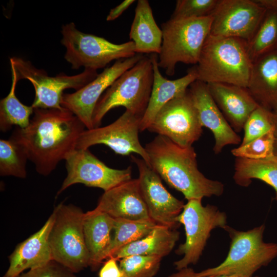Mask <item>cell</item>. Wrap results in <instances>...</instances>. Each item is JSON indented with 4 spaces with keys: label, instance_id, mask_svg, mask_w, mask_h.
<instances>
[{
    "label": "cell",
    "instance_id": "obj_7",
    "mask_svg": "<svg viewBox=\"0 0 277 277\" xmlns=\"http://www.w3.org/2000/svg\"><path fill=\"white\" fill-rule=\"evenodd\" d=\"M54 210L55 219L49 236L52 260L78 272L90 265L83 231L85 213L78 207L63 203Z\"/></svg>",
    "mask_w": 277,
    "mask_h": 277
},
{
    "label": "cell",
    "instance_id": "obj_23",
    "mask_svg": "<svg viewBox=\"0 0 277 277\" xmlns=\"http://www.w3.org/2000/svg\"><path fill=\"white\" fill-rule=\"evenodd\" d=\"M115 219L108 214L94 209L85 213L83 231L90 256L89 267L97 270L104 261V254L109 247Z\"/></svg>",
    "mask_w": 277,
    "mask_h": 277
},
{
    "label": "cell",
    "instance_id": "obj_12",
    "mask_svg": "<svg viewBox=\"0 0 277 277\" xmlns=\"http://www.w3.org/2000/svg\"><path fill=\"white\" fill-rule=\"evenodd\" d=\"M67 175L56 196L76 184L108 191L131 180L132 168L115 169L107 166L89 149H75L65 159Z\"/></svg>",
    "mask_w": 277,
    "mask_h": 277
},
{
    "label": "cell",
    "instance_id": "obj_17",
    "mask_svg": "<svg viewBox=\"0 0 277 277\" xmlns=\"http://www.w3.org/2000/svg\"><path fill=\"white\" fill-rule=\"evenodd\" d=\"M201 124L208 128L215 139L213 151L220 153L229 145L241 143V137L233 129L215 103L209 92L207 84L196 80L188 88Z\"/></svg>",
    "mask_w": 277,
    "mask_h": 277
},
{
    "label": "cell",
    "instance_id": "obj_15",
    "mask_svg": "<svg viewBox=\"0 0 277 277\" xmlns=\"http://www.w3.org/2000/svg\"><path fill=\"white\" fill-rule=\"evenodd\" d=\"M141 54L116 61L106 68L92 81L72 93H64L62 106L71 112L84 124L87 129L94 128L93 112L102 94L124 72L134 66L142 57Z\"/></svg>",
    "mask_w": 277,
    "mask_h": 277
},
{
    "label": "cell",
    "instance_id": "obj_13",
    "mask_svg": "<svg viewBox=\"0 0 277 277\" xmlns=\"http://www.w3.org/2000/svg\"><path fill=\"white\" fill-rule=\"evenodd\" d=\"M141 120L142 117L125 110L108 125L85 130L78 138L76 149H89L95 145L103 144L117 154H138L150 166L149 156L138 138Z\"/></svg>",
    "mask_w": 277,
    "mask_h": 277
},
{
    "label": "cell",
    "instance_id": "obj_22",
    "mask_svg": "<svg viewBox=\"0 0 277 277\" xmlns=\"http://www.w3.org/2000/svg\"><path fill=\"white\" fill-rule=\"evenodd\" d=\"M247 89L259 106L277 110V48L252 62Z\"/></svg>",
    "mask_w": 277,
    "mask_h": 277
},
{
    "label": "cell",
    "instance_id": "obj_28",
    "mask_svg": "<svg viewBox=\"0 0 277 277\" xmlns=\"http://www.w3.org/2000/svg\"><path fill=\"white\" fill-rule=\"evenodd\" d=\"M12 84L8 94L0 102V130L3 132L9 130L13 126L21 128L27 127L30 117L33 113L32 106L22 103L15 95V88L18 82L16 72L10 64Z\"/></svg>",
    "mask_w": 277,
    "mask_h": 277
},
{
    "label": "cell",
    "instance_id": "obj_36",
    "mask_svg": "<svg viewBox=\"0 0 277 277\" xmlns=\"http://www.w3.org/2000/svg\"><path fill=\"white\" fill-rule=\"evenodd\" d=\"M116 259L109 258L101 269L99 277H122V273Z\"/></svg>",
    "mask_w": 277,
    "mask_h": 277
},
{
    "label": "cell",
    "instance_id": "obj_37",
    "mask_svg": "<svg viewBox=\"0 0 277 277\" xmlns=\"http://www.w3.org/2000/svg\"><path fill=\"white\" fill-rule=\"evenodd\" d=\"M135 1L125 0L121 4L111 9L107 16V21H112L116 19L125 11Z\"/></svg>",
    "mask_w": 277,
    "mask_h": 277
},
{
    "label": "cell",
    "instance_id": "obj_16",
    "mask_svg": "<svg viewBox=\"0 0 277 277\" xmlns=\"http://www.w3.org/2000/svg\"><path fill=\"white\" fill-rule=\"evenodd\" d=\"M131 159L138 170L140 188L150 218L157 225L176 229L180 225L176 219L183 209L184 202L166 189L159 175L143 159L133 155Z\"/></svg>",
    "mask_w": 277,
    "mask_h": 277
},
{
    "label": "cell",
    "instance_id": "obj_21",
    "mask_svg": "<svg viewBox=\"0 0 277 277\" xmlns=\"http://www.w3.org/2000/svg\"><path fill=\"white\" fill-rule=\"evenodd\" d=\"M150 57L153 65V81L149 103L140 123V131L147 130L160 110L168 102L185 93L197 80L194 67L181 78L167 79L160 72L156 54H151Z\"/></svg>",
    "mask_w": 277,
    "mask_h": 277
},
{
    "label": "cell",
    "instance_id": "obj_38",
    "mask_svg": "<svg viewBox=\"0 0 277 277\" xmlns=\"http://www.w3.org/2000/svg\"><path fill=\"white\" fill-rule=\"evenodd\" d=\"M168 277H200L197 272L191 267H186L177 270L176 272L169 275Z\"/></svg>",
    "mask_w": 277,
    "mask_h": 277
},
{
    "label": "cell",
    "instance_id": "obj_2",
    "mask_svg": "<svg viewBox=\"0 0 277 277\" xmlns=\"http://www.w3.org/2000/svg\"><path fill=\"white\" fill-rule=\"evenodd\" d=\"M144 147L150 166L187 201L223 194L224 184L207 178L199 170L196 153L192 146L183 147L165 136L157 135Z\"/></svg>",
    "mask_w": 277,
    "mask_h": 277
},
{
    "label": "cell",
    "instance_id": "obj_19",
    "mask_svg": "<svg viewBox=\"0 0 277 277\" xmlns=\"http://www.w3.org/2000/svg\"><path fill=\"white\" fill-rule=\"evenodd\" d=\"M55 216L54 210L39 230L16 246L9 256V267L3 277H17L27 269L38 268L52 260L49 236Z\"/></svg>",
    "mask_w": 277,
    "mask_h": 277
},
{
    "label": "cell",
    "instance_id": "obj_9",
    "mask_svg": "<svg viewBox=\"0 0 277 277\" xmlns=\"http://www.w3.org/2000/svg\"><path fill=\"white\" fill-rule=\"evenodd\" d=\"M176 220L184 225L185 242L179 245L175 253L183 258L174 263L177 270L197 263L211 231L227 225V215L214 205L204 206L202 200L192 199L185 204Z\"/></svg>",
    "mask_w": 277,
    "mask_h": 277
},
{
    "label": "cell",
    "instance_id": "obj_5",
    "mask_svg": "<svg viewBox=\"0 0 277 277\" xmlns=\"http://www.w3.org/2000/svg\"><path fill=\"white\" fill-rule=\"evenodd\" d=\"M153 70L150 57H143L132 68L121 75L106 90L95 106L94 127H100L104 116L120 106L143 117L151 95Z\"/></svg>",
    "mask_w": 277,
    "mask_h": 277
},
{
    "label": "cell",
    "instance_id": "obj_32",
    "mask_svg": "<svg viewBox=\"0 0 277 277\" xmlns=\"http://www.w3.org/2000/svg\"><path fill=\"white\" fill-rule=\"evenodd\" d=\"M275 140L274 128L249 143L231 150L236 157L263 160L273 157Z\"/></svg>",
    "mask_w": 277,
    "mask_h": 277
},
{
    "label": "cell",
    "instance_id": "obj_11",
    "mask_svg": "<svg viewBox=\"0 0 277 277\" xmlns=\"http://www.w3.org/2000/svg\"><path fill=\"white\" fill-rule=\"evenodd\" d=\"M197 110L188 90L166 104L148 128L183 147L192 146L203 130Z\"/></svg>",
    "mask_w": 277,
    "mask_h": 277
},
{
    "label": "cell",
    "instance_id": "obj_25",
    "mask_svg": "<svg viewBox=\"0 0 277 277\" xmlns=\"http://www.w3.org/2000/svg\"><path fill=\"white\" fill-rule=\"evenodd\" d=\"M180 235L176 229L156 225L146 236L121 248L111 258L118 260L129 255H142L163 258L172 250Z\"/></svg>",
    "mask_w": 277,
    "mask_h": 277
},
{
    "label": "cell",
    "instance_id": "obj_40",
    "mask_svg": "<svg viewBox=\"0 0 277 277\" xmlns=\"http://www.w3.org/2000/svg\"><path fill=\"white\" fill-rule=\"evenodd\" d=\"M208 277H245L239 275L232 274V275H214V276H210ZM251 277H259L258 276H252Z\"/></svg>",
    "mask_w": 277,
    "mask_h": 277
},
{
    "label": "cell",
    "instance_id": "obj_31",
    "mask_svg": "<svg viewBox=\"0 0 277 277\" xmlns=\"http://www.w3.org/2000/svg\"><path fill=\"white\" fill-rule=\"evenodd\" d=\"M162 258L155 255H132L121 259L122 277H153L158 272Z\"/></svg>",
    "mask_w": 277,
    "mask_h": 277
},
{
    "label": "cell",
    "instance_id": "obj_26",
    "mask_svg": "<svg viewBox=\"0 0 277 277\" xmlns=\"http://www.w3.org/2000/svg\"><path fill=\"white\" fill-rule=\"evenodd\" d=\"M257 1L266 8V11L255 34L247 42L248 54L252 62L277 48V0Z\"/></svg>",
    "mask_w": 277,
    "mask_h": 277
},
{
    "label": "cell",
    "instance_id": "obj_10",
    "mask_svg": "<svg viewBox=\"0 0 277 277\" xmlns=\"http://www.w3.org/2000/svg\"><path fill=\"white\" fill-rule=\"evenodd\" d=\"M10 64L14 68L18 81L26 79L32 83L35 93L31 105L33 108L64 109L61 105L64 91L70 88L77 90L98 75L96 70L85 69L82 72L74 75L62 73L50 76L30 61L18 57H11Z\"/></svg>",
    "mask_w": 277,
    "mask_h": 277
},
{
    "label": "cell",
    "instance_id": "obj_33",
    "mask_svg": "<svg viewBox=\"0 0 277 277\" xmlns=\"http://www.w3.org/2000/svg\"><path fill=\"white\" fill-rule=\"evenodd\" d=\"M274 126L273 112L259 106L244 125V134L240 145H245L263 135L273 128Z\"/></svg>",
    "mask_w": 277,
    "mask_h": 277
},
{
    "label": "cell",
    "instance_id": "obj_29",
    "mask_svg": "<svg viewBox=\"0 0 277 277\" xmlns=\"http://www.w3.org/2000/svg\"><path fill=\"white\" fill-rule=\"evenodd\" d=\"M114 219V235L104 254V260L111 258L123 247L143 238L157 225L151 219L143 221Z\"/></svg>",
    "mask_w": 277,
    "mask_h": 277
},
{
    "label": "cell",
    "instance_id": "obj_6",
    "mask_svg": "<svg viewBox=\"0 0 277 277\" xmlns=\"http://www.w3.org/2000/svg\"><path fill=\"white\" fill-rule=\"evenodd\" d=\"M211 15L183 19H169L161 25L162 43L158 66L172 76L178 63L196 65L210 34Z\"/></svg>",
    "mask_w": 277,
    "mask_h": 277
},
{
    "label": "cell",
    "instance_id": "obj_18",
    "mask_svg": "<svg viewBox=\"0 0 277 277\" xmlns=\"http://www.w3.org/2000/svg\"><path fill=\"white\" fill-rule=\"evenodd\" d=\"M94 209L114 219L132 221L151 219L141 194L138 179H131L104 191Z\"/></svg>",
    "mask_w": 277,
    "mask_h": 277
},
{
    "label": "cell",
    "instance_id": "obj_1",
    "mask_svg": "<svg viewBox=\"0 0 277 277\" xmlns=\"http://www.w3.org/2000/svg\"><path fill=\"white\" fill-rule=\"evenodd\" d=\"M85 128L65 108H34L29 125L24 128L16 127L10 137L23 148L37 172L47 176L76 149Z\"/></svg>",
    "mask_w": 277,
    "mask_h": 277
},
{
    "label": "cell",
    "instance_id": "obj_35",
    "mask_svg": "<svg viewBox=\"0 0 277 277\" xmlns=\"http://www.w3.org/2000/svg\"><path fill=\"white\" fill-rule=\"evenodd\" d=\"M17 277H76L74 273L67 268L51 260L37 268L30 269Z\"/></svg>",
    "mask_w": 277,
    "mask_h": 277
},
{
    "label": "cell",
    "instance_id": "obj_34",
    "mask_svg": "<svg viewBox=\"0 0 277 277\" xmlns=\"http://www.w3.org/2000/svg\"><path fill=\"white\" fill-rule=\"evenodd\" d=\"M219 0H177L172 19L199 18L211 15Z\"/></svg>",
    "mask_w": 277,
    "mask_h": 277
},
{
    "label": "cell",
    "instance_id": "obj_39",
    "mask_svg": "<svg viewBox=\"0 0 277 277\" xmlns=\"http://www.w3.org/2000/svg\"><path fill=\"white\" fill-rule=\"evenodd\" d=\"M274 115V132L275 136H277V110L273 111Z\"/></svg>",
    "mask_w": 277,
    "mask_h": 277
},
{
    "label": "cell",
    "instance_id": "obj_41",
    "mask_svg": "<svg viewBox=\"0 0 277 277\" xmlns=\"http://www.w3.org/2000/svg\"><path fill=\"white\" fill-rule=\"evenodd\" d=\"M274 155L277 157V136H275V140L274 146Z\"/></svg>",
    "mask_w": 277,
    "mask_h": 277
},
{
    "label": "cell",
    "instance_id": "obj_8",
    "mask_svg": "<svg viewBox=\"0 0 277 277\" xmlns=\"http://www.w3.org/2000/svg\"><path fill=\"white\" fill-rule=\"evenodd\" d=\"M61 33V42L66 50L64 58L73 69L84 67L97 71L113 60L136 54L132 41L114 44L103 37L81 32L73 22L63 25Z\"/></svg>",
    "mask_w": 277,
    "mask_h": 277
},
{
    "label": "cell",
    "instance_id": "obj_24",
    "mask_svg": "<svg viewBox=\"0 0 277 277\" xmlns=\"http://www.w3.org/2000/svg\"><path fill=\"white\" fill-rule=\"evenodd\" d=\"M129 37L136 54H157L162 43V31L157 25L147 0H138L131 26Z\"/></svg>",
    "mask_w": 277,
    "mask_h": 277
},
{
    "label": "cell",
    "instance_id": "obj_14",
    "mask_svg": "<svg viewBox=\"0 0 277 277\" xmlns=\"http://www.w3.org/2000/svg\"><path fill=\"white\" fill-rule=\"evenodd\" d=\"M266 8L257 0H219L211 15L210 35L248 42L257 30Z\"/></svg>",
    "mask_w": 277,
    "mask_h": 277
},
{
    "label": "cell",
    "instance_id": "obj_30",
    "mask_svg": "<svg viewBox=\"0 0 277 277\" xmlns=\"http://www.w3.org/2000/svg\"><path fill=\"white\" fill-rule=\"evenodd\" d=\"M28 160L23 148L15 140H0V175L21 179L27 176L26 164Z\"/></svg>",
    "mask_w": 277,
    "mask_h": 277
},
{
    "label": "cell",
    "instance_id": "obj_27",
    "mask_svg": "<svg viewBox=\"0 0 277 277\" xmlns=\"http://www.w3.org/2000/svg\"><path fill=\"white\" fill-rule=\"evenodd\" d=\"M233 177L235 183L242 187L249 186L252 179L264 182L275 190L277 202V157L275 156L263 160L236 157Z\"/></svg>",
    "mask_w": 277,
    "mask_h": 277
},
{
    "label": "cell",
    "instance_id": "obj_4",
    "mask_svg": "<svg viewBox=\"0 0 277 277\" xmlns=\"http://www.w3.org/2000/svg\"><path fill=\"white\" fill-rule=\"evenodd\" d=\"M231 239L229 250L220 265L197 272L200 277L236 274L251 277L277 257V243L263 240L264 224L246 231L227 225L223 228Z\"/></svg>",
    "mask_w": 277,
    "mask_h": 277
},
{
    "label": "cell",
    "instance_id": "obj_20",
    "mask_svg": "<svg viewBox=\"0 0 277 277\" xmlns=\"http://www.w3.org/2000/svg\"><path fill=\"white\" fill-rule=\"evenodd\" d=\"M210 94L231 127L240 132L259 105L246 88L224 84H207Z\"/></svg>",
    "mask_w": 277,
    "mask_h": 277
},
{
    "label": "cell",
    "instance_id": "obj_3",
    "mask_svg": "<svg viewBox=\"0 0 277 277\" xmlns=\"http://www.w3.org/2000/svg\"><path fill=\"white\" fill-rule=\"evenodd\" d=\"M252 66L247 42L239 38L209 34L194 68L198 81L247 88Z\"/></svg>",
    "mask_w": 277,
    "mask_h": 277
}]
</instances>
